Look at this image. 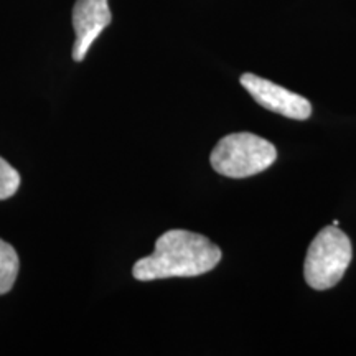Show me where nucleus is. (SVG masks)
I'll return each instance as SVG.
<instances>
[{
    "label": "nucleus",
    "mask_w": 356,
    "mask_h": 356,
    "mask_svg": "<svg viewBox=\"0 0 356 356\" xmlns=\"http://www.w3.org/2000/svg\"><path fill=\"white\" fill-rule=\"evenodd\" d=\"M221 249L207 236L168 229L155 241V251L134 264L132 275L142 282L168 277H197L220 264Z\"/></svg>",
    "instance_id": "obj_1"
},
{
    "label": "nucleus",
    "mask_w": 356,
    "mask_h": 356,
    "mask_svg": "<svg viewBox=\"0 0 356 356\" xmlns=\"http://www.w3.org/2000/svg\"><path fill=\"white\" fill-rule=\"evenodd\" d=\"M241 86L254 97L257 104L267 111L286 115L289 119H296V121H305L310 118V102L304 96L292 92L291 89L279 86V84L256 76L252 73L243 74Z\"/></svg>",
    "instance_id": "obj_4"
},
{
    "label": "nucleus",
    "mask_w": 356,
    "mask_h": 356,
    "mask_svg": "<svg viewBox=\"0 0 356 356\" xmlns=\"http://www.w3.org/2000/svg\"><path fill=\"white\" fill-rule=\"evenodd\" d=\"M19 256L12 244L0 239V296L10 292L19 275Z\"/></svg>",
    "instance_id": "obj_6"
},
{
    "label": "nucleus",
    "mask_w": 356,
    "mask_h": 356,
    "mask_svg": "<svg viewBox=\"0 0 356 356\" xmlns=\"http://www.w3.org/2000/svg\"><path fill=\"white\" fill-rule=\"evenodd\" d=\"M277 159L274 144L249 132L222 137L210 155V162L220 175L246 178L269 168Z\"/></svg>",
    "instance_id": "obj_2"
},
{
    "label": "nucleus",
    "mask_w": 356,
    "mask_h": 356,
    "mask_svg": "<svg viewBox=\"0 0 356 356\" xmlns=\"http://www.w3.org/2000/svg\"><path fill=\"white\" fill-rule=\"evenodd\" d=\"M353 248L350 238L338 226H327L315 236L307 251L304 275L317 291L335 287L348 269Z\"/></svg>",
    "instance_id": "obj_3"
},
{
    "label": "nucleus",
    "mask_w": 356,
    "mask_h": 356,
    "mask_svg": "<svg viewBox=\"0 0 356 356\" xmlns=\"http://www.w3.org/2000/svg\"><path fill=\"white\" fill-rule=\"evenodd\" d=\"M20 186V175L7 160L0 157V200H7L17 193Z\"/></svg>",
    "instance_id": "obj_7"
},
{
    "label": "nucleus",
    "mask_w": 356,
    "mask_h": 356,
    "mask_svg": "<svg viewBox=\"0 0 356 356\" xmlns=\"http://www.w3.org/2000/svg\"><path fill=\"white\" fill-rule=\"evenodd\" d=\"M113 20L108 0H76L73 7V29L76 40L73 44V60L79 63L88 55L95 40Z\"/></svg>",
    "instance_id": "obj_5"
}]
</instances>
